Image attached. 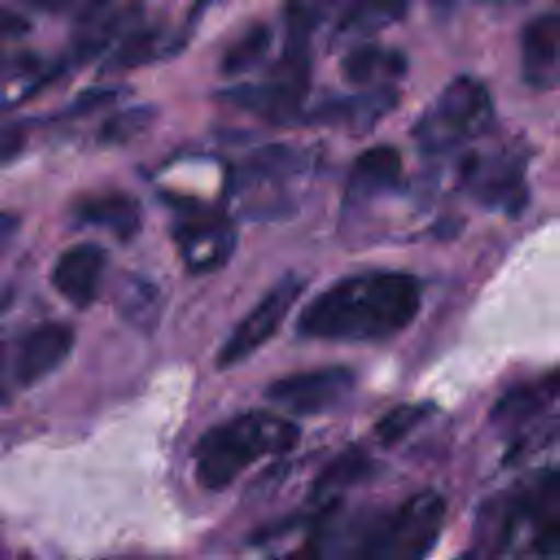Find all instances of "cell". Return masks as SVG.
<instances>
[{
	"label": "cell",
	"instance_id": "6da1fadb",
	"mask_svg": "<svg viewBox=\"0 0 560 560\" xmlns=\"http://www.w3.org/2000/svg\"><path fill=\"white\" fill-rule=\"evenodd\" d=\"M420 284L400 271H365L317 293L298 317V332L319 341H381L405 330L420 311Z\"/></svg>",
	"mask_w": 560,
	"mask_h": 560
},
{
	"label": "cell",
	"instance_id": "7a4b0ae2",
	"mask_svg": "<svg viewBox=\"0 0 560 560\" xmlns=\"http://www.w3.org/2000/svg\"><path fill=\"white\" fill-rule=\"evenodd\" d=\"M477 551L518 558L560 553V466L523 475L483 505Z\"/></svg>",
	"mask_w": 560,
	"mask_h": 560
},
{
	"label": "cell",
	"instance_id": "3957f363",
	"mask_svg": "<svg viewBox=\"0 0 560 560\" xmlns=\"http://www.w3.org/2000/svg\"><path fill=\"white\" fill-rule=\"evenodd\" d=\"M300 429L269 411H247L208 429L192 453L195 477L206 490H225L247 468L293 451Z\"/></svg>",
	"mask_w": 560,
	"mask_h": 560
},
{
	"label": "cell",
	"instance_id": "277c9868",
	"mask_svg": "<svg viewBox=\"0 0 560 560\" xmlns=\"http://www.w3.org/2000/svg\"><path fill=\"white\" fill-rule=\"evenodd\" d=\"M446 521L444 497L422 490L381 512L357 536L350 560H424Z\"/></svg>",
	"mask_w": 560,
	"mask_h": 560
},
{
	"label": "cell",
	"instance_id": "5b68a950",
	"mask_svg": "<svg viewBox=\"0 0 560 560\" xmlns=\"http://www.w3.org/2000/svg\"><path fill=\"white\" fill-rule=\"evenodd\" d=\"M494 120L486 85L472 77H455L427 107L413 138L427 155H444L483 136Z\"/></svg>",
	"mask_w": 560,
	"mask_h": 560
},
{
	"label": "cell",
	"instance_id": "8992f818",
	"mask_svg": "<svg viewBox=\"0 0 560 560\" xmlns=\"http://www.w3.org/2000/svg\"><path fill=\"white\" fill-rule=\"evenodd\" d=\"M306 171V153L284 144L262 147L236 168L234 190L252 217L254 212H267L271 217L273 210L289 208V197L282 190L302 179Z\"/></svg>",
	"mask_w": 560,
	"mask_h": 560
},
{
	"label": "cell",
	"instance_id": "52a82bcc",
	"mask_svg": "<svg viewBox=\"0 0 560 560\" xmlns=\"http://www.w3.org/2000/svg\"><path fill=\"white\" fill-rule=\"evenodd\" d=\"M304 280L300 276L280 278L258 302L256 306L234 326L230 337L223 341L217 365L221 370L234 368L247 357H252L260 346H265L282 326L298 298L302 295Z\"/></svg>",
	"mask_w": 560,
	"mask_h": 560
},
{
	"label": "cell",
	"instance_id": "ba28073f",
	"mask_svg": "<svg viewBox=\"0 0 560 560\" xmlns=\"http://www.w3.org/2000/svg\"><path fill=\"white\" fill-rule=\"evenodd\" d=\"M464 190L472 195L481 206L518 212L527 199L525 171L518 153L508 151H481L464 160L459 171Z\"/></svg>",
	"mask_w": 560,
	"mask_h": 560
},
{
	"label": "cell",
	"instance_id": "9c48e42d",
	"mask_svg": "<svg viewBox=\"0 0 560 560\" xmlns=\"http://www.w3.org/2000/svg\"><path fill=\"white\" fill-rule=\"evenodd\" d=\"M354 381L348 368L306 370L273 381L267 389V398L287 411L315 416L339 407L354 389Z\"/></svg>",
	"mask_w": 560,
	"mask_h": 560
},
{
	"label": "cell",
	"instance_id": "30bf717a",
	"mask_svg": "<svg viewBox=\"0 0 560 560\" xmlns=\"http://www.w3.org/2000/svg\"><path fill=\"white\" fill-rule=\"evenodd\" d=\"M74 348V330L61 322H44L31 328L15 343L11 361L13 383L31 387L50 376L70 357Z\"/></svg>",
	"mask_w": 560,
	"mask_h": 560
},
{
	"label": "cell",
	"instance_id": "8fae6325",
	"mask_svg": "<svg viewBox=\"0 0 560 560\" xmlns=\"http://www.w3.org/2000/svg\"><path fill=\"white\" fill-rule=\"evenodd\" d=\"M175 243L190 273H212L234 254L236 230L225 217L197 214L175 228Z\"/></svg>",
	"mask_w": 560,
	"mask_h": 560
},
{
	"label": "cell",
	"instance_id": "7c38bea8",
	"mask_svg": "<svg viewBox=\"0 0 560 560\" xmlns=\"http://www.w3.org/2000/svg\"><path fill=\"white\" fill-rule=\"evenodd\" d=\"M521 74L529 88H560V11L534 15L521 31Z\"/></svg>",
	"mask_w": 560,
	"mask_h": 560
},
{
	"label": "cell",
	"instance_id": "4fadbf2b",
	"mask_svg": "<svg viewBox=\"0 0 560 560\" xmlns=\"http://www.w3.org/2000/svg\"><path fill=\"white\" fill-rule=\"evenodd\" d=\"M105 252L96 243H77L63 249L50 271L55 291L77 308L90 306L103 282Z\"/></svg>",
	"mask_w": 560,
	"mask_h": 560
},
{
	"label": "cell",
	"instance_id": "5bb4252c",
	"mask_svg": "<svg viewBox=\"0 0 560 560\" xmlns=\"http://www.w3.org/2000/svg\"><path fill=\"white\" fill-rule=\"evenodd\" d=\"M402 177L400 153L389 144L365 149L350 171L348 203L374 201L376 197L392 192Z\"/></svg>",
	"mask_w": 560,
	"mask_h": 560
},
{
	"label": "cell",
	"instance_id": "9a60e30c",
	"mask_svg": "<svg viewBox=\"0 0 560 560\" xmlns=\"http://www.w3.org/2000/svg\"><path fill=\"white\" fill-rule=\"evenodd\" d=\"M72 214L85 223L112 232L118 238H131L142 223V208L136 197L120 190L85 195L72 206Z\"/></svg>",
	"mask_w": 560,
	"mask_h": 560
},
{
	"label": "cell",
	"instance_id": "2e32d148",
	"mask_svg": "<svg viewBox=\"0 0 560 560\" xmlns=\"http://www.w3.org/2000/svg\"><path fill=\"white\" fill-rule=\"evenodd\" d=\"M396 103V94L385 90H365L357 96H339L332 101H324L311 109L306 118L324 122V125H374L383 114H387ZM304 118V120H306Z\"/></svg>",
	"mask_w": 560,
	"mask_h": 560
},
{
	"label": "cell",
	"instance_id": "e0dca14e",
	"mask_svg": "<svg viewBox=\"0 0 560 560\" xmlns=\"http://www.w3.org/2000/svg\"><path fill=\"white\" fill-rule=\"evenodd\" d=\"M405 68L407 61L398 50L376 44H361L341 59L343 77L354 85H365L368 90L389 88L387 81L400 77Z\"/></svg>",
	"mask_w": 560,
	"mask_h": 560
},
{
	"label": "cell",
	"instance_id": "ac0fdd59",
	"mask_svg": "<svg viewBox=\"0 0 560 560\" xmlns=\"http://www.w3.org/2000/svg\"><path fill=\"white\" fill-rule=\"evenodd\" d=\"M558 396H560V374H553L542 381L512 389L508 396H503L497 402L492 418L501 427L514 429L529 422V418H536L538 413H542Z\"/></svg>",
	"mask_w": 560,
	"mask_h": 560
},
{
	"label": "cell",
	"instance_id": "d6986e66",
	"mask_svg": "<svg viewBox=\"0 0 560 560\" xmlns=\"http://www.w3.org/2000/svg\"><path fill=\"white\" fill-rule=\"evenodd\" d=\"M116 311L129 326L149 335L158 326L162 313L160 289L147 278L129 276L118 284Z\"/></svg>",
	"mask_w": 560,
	"mask_h": 560
},
{
	"label": "cell",
	"instance_id": "ffe728a7",
	"mask_svg": "<svg viewBox=\"0 0 560 560\" xmlns=\"http://www.w3.org/2000/svg\"><path fill=\"white\" fill-rule=\"evenodd\" d=\"M173 50L168 35L160 26H142L138 31H127L120 44L109 55L105 68L109 72L133 70L138 66H147L155 61L162 52Z\"/></svg>",
	"mask_w": 560,
	"mask_h": 560
},
{
	"label": "cell",
	"instance_id": "44dd1931",
	"mask_svg": "<svg viewBox=\"0 0 560 560\" xmlns=\"http://www.w3.org/2000/svg\"><path fill=\"white\" fill-rule=\"evenodd\" d=\"M271 39H273V35H271L269 26H265V24L249 26L223 52V59H221L223 74L234 77V74H243V72H249L252 68H256L267 57V52L271 48Z\"/></svg>",
	"mask_w": 560,
	"mask_h": 560
},
{
	"label": "cell",
	"instance_id": "7402d4cb",
	"mask_svg": "<svg viewBox=\"0 0 560 560\" xmlns=\"http://www.w3.org/2000/svg\"><path fill=\"white\" fill-rule=\"evenodd\" d=\"M405 11L402 4H357L352 7L339 22V37H357V35H365L372 31H381L383 26L392 24L394 20L400 18V13Z\"/></svg>",
	"mask_w": 560,
	"mask_h": 560
},
{
	"label": "cell",
	"instance_id": "603a6c76",
	"mask_svg": "<svg viewBox=\"0 0 560 560\" xmlns=\"http://www.w3.org/2000/svg\"><path fill=\"white\" fill-rule=\"evenodd\" d=\"M151 120H153V109L147 105L127 107L122 112H116L101 125L98 142L105 147L131 142L133 138H138L140 133H144L149 129Z\"/></svg>",
	"mask_w": 560,
	"mask_h": 560
},
{
	"label": "cell",
	"instance_id": "cb8c5ba5",
	"mask_svg": "<svg viewBox=\"0 0 560 560\" xmlns=\"http://www.w3.org/2000/svg\"><path fill=\"white\" fill-rule=\"evenodd\" d=\"M427 411L429 409L424 405H402V407L392 409L376 424L378 440L383 444H396L398 440H402L427 416Z\"/></svg>",
	"mask_w": 560,
	"mask_h": 560
},
{
	"label": "cell",
	"instance_id": "d4e9b609",
	"mask_svg": "<svg viewBox=\"0 0 560 560\" xmlns=\"http://www.w3.org/2000/svg\"><path fill=\"white\" fill-rule=\"evenodd\" d=\"M26 147V129L20 122H0V166L13 162Z\"/></svg>",
	"mask_w": 560,
	"mask_h": 560
},
{
	"label": "cell",
	"instance_id": "484cf974",
	"mask_svg": "<svg viewBox=\"0 0 560 560\" xmlns=\"http://www.w3.org/2000/svg\"><path fill=\"white\" fill-rule=\"evenodd\" d=\"M31 31L28 18L20 15L13 9L0 7V37H22Z\"/></svg>",
	"mask_w": 560,
	"mask_h": 560
},
{
	"label": "cell",
	"instance_id": "4316f807",
	"mask_svg": "<svg viewBox=\"0 0 560 560\" xmlns=\"http://www.w3.org/2000/svg\"><path fill=\"white\" fill-rule=\"evenodd\" d=\"M116 96H118V92L112 90V88H105V90H90V92L81 94V96L72 103L70 112H72V114H85V112H92V109H96V107H101V105L114 101Z\"/></svg>",
	"mask_w": 560,
	"mask_h": 560
},
{
	"label": "cell",
	"instance_id": "83f0119b",
	"mask_svg": "<svg viewBox=\"0 0 560 560\" xmlns=\"http://www.w3.org/2000/svg\"><path fill=\"white\" fill-rule=\"evenodd\" d=\"M20 228V219L13 212H0V247H4Z\"/></svg>",
	"mask_w": 560,
	"mask_h": 560
},
{
	"label": "cell",
	"instance_id": "f1b7e54d",
	"mask_svg": "<svg viewBox=\"0 0 560 560\" xmlns=\"http://www.w3.org/2000/svg\"><path fill=\"white\" fill-rule=\"evenodd\" d=\"M13 374L7 365V359L0 354V405L2 402H9L11 394H13Z\"/></svg>",
	"mask_w": 560,
	"mask_h": 560
}]
</instances>
